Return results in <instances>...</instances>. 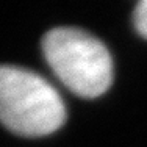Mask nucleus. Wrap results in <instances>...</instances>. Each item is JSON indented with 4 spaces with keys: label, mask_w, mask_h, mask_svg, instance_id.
<instances>
[{
    "label": "nucleus",
    "mask_w": 147,
    "mask_h": 147,
    "mask_svg": "<svg viewBox=\"0 0 147 147\" xmlns=\"http://www.w3.org/2000/svg\"><path fill=\"white\" fill-rule=\"evenodd\" d=\"M66 107L58 91L41 75L0 66V122L22 136H45L61 128Z\"/></svg>",
    "instance_id": "1"
},
{
    "label": "nucleus",
    "mask_w": 147,
    "mask_h": 147,
    "mask_svg": "<svg viewBox=\"0 0 147 147\" xmlns=\"http://www.w3.org/2000/svg\"><path fill=\"white\" fill-rule=\"evenodd\" d=\"M47 64L74 94L96 99L113 83V59L97 38L77 28H53L42 39Z\"/></svg>",
    "instance_id": "2"
},
{
    "label": "nucleus",
    "mask_w": 147,
    "mask_h": 147,
    "mask_svg": "<svg viewBox=\"0 0 147 147\" xmlns=\"http://www.w3.org/2000/svg\"><path fill=\"white\" fill-rule=\"evenodd\" d=\"M133 19H135L136 31L147 39V0H142L141 3H138Z\"/></svg>",
    "instance_id": "3"
}]
</instances>
